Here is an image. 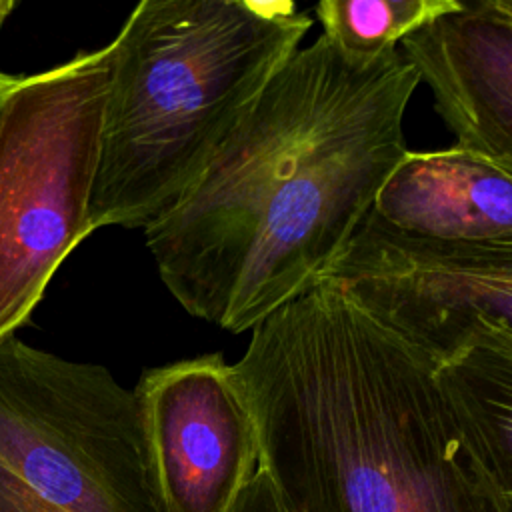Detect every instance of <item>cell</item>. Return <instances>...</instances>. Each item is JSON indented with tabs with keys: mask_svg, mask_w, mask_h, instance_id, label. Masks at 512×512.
<instances>
[{
	"mask_svg": "<svg viewBox=\"0 0 512 512\" xmlns=\"http://www.w3.org/2000/svg\"><path fill=\"white\" fill-rule=\"evenodd\" d=\"M420 84L398 48L374 62L322 34L298 48L144 228L180 306L240 334L324 280L408 152Z\"/></svg>",
	"mask_w": 512,
	"mask_h": 512,
	"instance_id": "cell-1",
	"label": "cell"
},
{
	"mask_svg": "<svg viewBox=\"0 0 512 512\" xmlns=\"http://www.w3.org/2000/svg\"><path fill=\"white\" fill-rule=\"evenodd\" d=\"M436 362L320 280L232 364L288 512H508Z\"/></svg>",
	"mask_w": 512,
	"mask_h": 512,
	"instance_id": "cell-2",
	"label": "cell"
},
{
	"mask_svg": "<svg viewBox=\"0 0 512 512\" xmlns=\"http://www.w3.org/2000/svg\"><path fill=\"white\" fill-rule=\"evenodd\" d=\"M292 0H144L110 42L88 230L146 228L300 48Z\"/></svg>",
	"mask_w": 512,
	"mask_h": 512,
	"instance_id": "cell-3",
	"label": "cell"
},
{
	"mask_svg": "<svg viewBox=\"0 0 512 512\" xmlns=\"http://www.w3.org/2000/svg\"><path fill=\"white\" fill-rule=\"evenodd\" d=\"M0 512H162L134 390L0 338Z\"/></svg>",
	"mask_w": 512,
	"mask_h": 512,
	"instance_id": "cell-4",
	"label": "cell"
},
{
	"mask_svg": "<svg viewBox=\"0 0 512 512\" xmlns=\"http://www.w3.org/2000/svg\"><path fill=\"white\" fill-rule=\"evenodd\" d=\"M112 46L16 76L0 102V338L88 234Z\"/></svg>",
	"mask_w": 512,
	"mask_h": 512,
	"instance_id": "cell-5",
	"label": "cell"
},
{
	"mask_svg": "<svg viewBox=\"0 0 512 512\" xmlns=\"http://www.w3.org/2000/svg\"><path fill=\"white\" fill-rule=\"evenodd\" d=\"M324 280L436 364L476 322L512 330V248L408 242L360 222Z\"/></svg>",
	"mask_w": 512,
	"mask_h": 512,
	"instance_id": "cell-6",
	"label": "cell"
},
{
	"mask_svg": "<svg viewBox=\"0 0 512 512\" xmlns=\"http://www.w3.org/2000/svg\"><path fill=\"white\" fill-rule=\"evenodd\" d=\"M162 512H230L260 468L250 406L220 352L152 368L136 384Z\"/></svg>",
	"mask_w": 512,
	"mask_h": 512,
	"instance_id": "cell-7",
	"label": "cell"
},
{
	"mask_svg": "<svg viewBox=\"0 0 512 512\" xmlns=\"http://www.w3.org/2000/svg\"><path fill=\"white\" fill-rule=\"evenodd\" d=\"M400 44L454 144L512 162V18L464 2Z\"/></svg>",
	"mask_w": 512,
	"mask_h": 512,
	"instance_id": "cell-8",
	"label": "cell"
},
{
	"mask_svg": "<svg viewBox=\"0 0 512 512\" xmlns=\"http://www.w3.org/2000/svg\"><path fill=\"white\" fill-rule=\"evenodd\" d=\"M362 222L408 242L512 248V162L456 144L408 150Z\"/></svg>",
	"mask_w": 512,
	"mask_h": 512,
	"instance_id": "cell-9",
	"label": "cell"
},
{
	"mask_svg": "<svg viewBox=\"0 0 512 512\" xmlns=\"http://www.w3.org/2000/svg\"><path fill=\"white\" fill-rule=\"evenodd\" d=\"M464 430L512 512V330L476 322L466 344L436 366Z\"/></svg>",
	"mask_w": 512,
	"mask_h": 512,
	"instance_id": "cell-10",
	"label": "cell"
},
{
	"mask_svg": "<svg viewBox=\"0 0 512 512\" xmlns=\"http://www.w3.org/2000/svg\"><path fill=\"white\" fill-rule=\"evenodd\" d=\"M462 6V0H322L314 6V16L322 36L338 52L356 62H374Z\"/></svg>",
	"mask_w": 512,
	"mask_h": 512,
	"instance_id": "cell-11",
	"label": "cell"
},
{
	"mask_svg": "<svg viewBox=\"0 0 512 512\" xmlns=\"http://www.w3.org/2000/svg\"><path fill=\"white\" fill-rule=\"evenodd\" d=\"M230 512H288L268 474L258 468L254 478L244 486Z\"/></svg>",
	"mask_w": 512,
	"mask_h": 512,
	"instance_id": "cell-12",
	"label": "cell"
},
{
	"mask_svg": "<svg viewBox=\"0 0 512 512\" xmlns=\"http://www.w3.org/2000/svg\"><path fill=\"white\" fill-rule=\"evenodd\" d=\"M490 4H492L498 12L506 14L508 18H512V0H490Z\"/></svg>",
	"mask_w": 512,
	"mask_h": 512,
	"instance_id": "cell-13",
	"label": "cell"
},
{
	"mask_svg": "<svg viewBox=\"0 0 512 512\" xmlns=\"http://www.w3.org/2000/svg\"><path fill=\"white\" fill-rule=\"evenodd\" d=\"M14 80H16V76H8V74L0 72V102L6 96V92L10 90V86L14 84Z\"/></svg>",
	"mask_w": 512,
	"mask_h": 512,
	"instance_id": "cell-14",
	"label": "cell"
},
{
	"mask_svg": "<svg viewBox=\"0 0 512 512\" xmlns=\"http://www.w3.org/2000/svg\"><path fill=\"white\" fill-rule=\"evenodd\" d=\"M14 2H10V0H0V28H2V24H4V20L8 18V14L14 10Z\"/></svg>",
	"mask_w": 512,
	"mask_h": 512,
	"instance_id": "cell-15",
	"label": "cell"
}]
</instances>
